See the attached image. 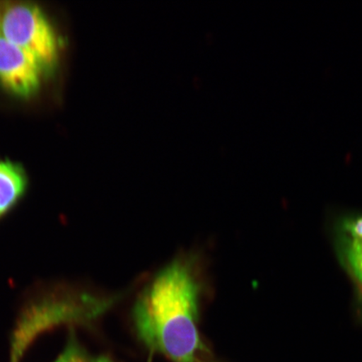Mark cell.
<instances>
[{
	"instance_id": "obj_1",
	"label": "cell",
	"mask_w": 362,
	"mask_h": 362,
	"mask_svg": "<svg viewBox=\"0 0 362 362\" xmlns=\"http://www.w3.org/2000/svg\"><path fill=\"white\" fill-rule=\"evenodd\" d=\"M202 269L196 255L175 257L149 280L133 306L140 341L174 362H199L206 350L199 332L205 289Z\"/></svg>"
},
{
	"instance_id": "obj_7",
	"label": "cell",
	"mask_w": 362,
	"mask_h": 362,
	"mask_svg": "<svg viewBox=\"0 0 362 362\" xmlns=\"http://www.w3.org/2000/svg\"><path fill=\"white\" fill-rule=\"evenodd\" d=\"M346 257L353 274L355 275L357 281L362 287V260L360 257L348 251L346 252Z\"/></svg>"
},
{
	"instance_id": "obj_5",
	"label": "cell",
	"mask_w": 362,
	"mask_h": 362,
	"mask_svg": "<svg viewBox=\"0 0 362 362\" xmlns=\"http://www.w3.org/2000/svg\"><path fill=\"white\" fill-rule=\"evenodd\" d=\"M28 178L20 165L0 160V221L12 214L25 197Z\"/></svg>"
},
{
	"instance_id": "obj_2",
	"label": "cell",
	"mask_w": 362,
	"mask_h": 362,
	"mask_svg": "<svg viewBox=\"0 0 362 362\" xmlns=\"http://www.w3.org/2000/svg\"><path fill=\"white\" fill-rule=\"evenodd\" d=\"M74 284L45 285L30 294L22 305L13 329L11 362H20L36 338L62 325H89L115 302Z\"/></svg>"
},
{
	"instance_id": "obj_10",
	"label": "cell",
	"mask_w": 362,
	"mask_h": 362,
	"mask_svg": "<svg viewBox=\"0 0 362 362\" xmlns=\"http://www.w3.org/2000/svg\"><path fill=\"white\" fill-rule=\"evenodd\" d=\"M93 362H112L110 359L106 358V357H100L97 360H95Z\"/></svg>"
},
{
	"instance_id": "obj_9",
	"label": "cell",
	"mask_w": 362,
	"mask_h": 362,
	"mask_svg": "<svg viewBox=\"0 0 362 362\" xmlns=\"http://www.w3.org/2000/svg\"><path fill=\"white\" fill-rule=\"evenodd\" d=\"M347 251L360 257L362 260V242L351 241V243L347 248Z\"/></svg>"
},
{
	"instance_id": "obj_4",
	"label": "cell",
	"mask_w": 362,
	"mask_h": 362,
	"mask_svg": "<svg viewBox=\"0 0 362 362\" xmlns=\"http://www.w3.org/2000/svg\"><path fill=\"white\" fill-rule=\"evenodd\" d=\"M45 75L34 57L0 35V84L4 88L18 98H33Z\"/></svg>"
},
{
	"instance_id": "obj_8",
	"label": "cell",
	"mask_w": 362,
	"mask_h": 362,
	"mask_svg": "<svg viewBox=\"0 0 362 362\" xmlns=\"http://www.w3.org/2000/svg\"><path fill=\"white\" fill-rule=\"evenodd\" d=\"M347 229L352 237V241L362 242V217L352 221L348 225Z\"/></svg>"
},
{
	"instance_id": "obj_3",
	"label": "cell",
	"mask_w": 362,
	"mask_h": 362,
	"mask_svg": "<svg viewBox=\"0 0 362 362\" xmlns=\"http://www.w3.org/2000/svg\"><path fill=\"white\" fill-rule=\"evenodd\" d=\"M0 35L34 57L45 74L55 69L62 42L51 21L35 4L0 1Z\"/></svg>"
},
{
	"instance_id": "obj_6",
	"label": "cell",
	"mask_w": 362,
	"mask_h": 362,
	"mask_svg": "<svg viewBox=\"0 0 362 362\" xmlns=\"http://www.w3.org/2000/svg\"><path fill=\"white\" fill-rule=\"evenodd\" d=\"M55 362H86L84 351L76 341L74 332H71L65 350Z\"/></svg>"
}]
</instances>
